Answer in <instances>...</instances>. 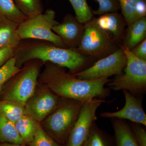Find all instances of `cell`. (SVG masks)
Returning a JSON list of instances; mask_svg holds the SVG:
<instances>
[{"label":"cell","instance_id":"28","mask_svg":"<svg viewBox=\"0 0 146 146\" xmlns=\"http://www.w3.org/2000/svg\"><path fill=\"white\" fill-rule=\"evenodd\" d=\"M139 146H146V131L141 125L132 123L129 125Z\"/></svg>","mask_w":146,"mask_h":146},{"label":"cell","instance_id":"25","mask_svg":"<svg viewBox=\"0 0 146 146\" xmlns=\"http://www.w3.org/2000/svg\"><path fill=\"white\" fill-rule=\"evenodd\" d=\"M120 9L127 25L129 26L138 20L136 7L140 0H119Z\"/></svg>","mask_w":146,"mask_h":146},{"label":"cell","instance_id":"32","mask_svg":"<svg viewBox=\"0 0 146 146\" xmlns=\"http://www.w3.org/2000/svg\"><path fill=\"white\" fill-rule=\"evenodd\" d=\"M145 1H146V0H145Z\"/></svg>","mask_w":146,"mask_h":146},{"label":"cell","instance_id":"20","mask_svg":"<svg viewBox=\"0 0 146 146\" xmlns=\"http://www.w3.org/2000/svg\"><path fill=\"white\" fill-rule=\"evenodd\" d=\"M109 135L94 124L83 146H114Z\"/></svg>","mask_w":146,"mask_h":146},{"label":"cell","instance_id":"18","mask_svg":"<svg viewBox=\"0 0 146 146\" xmlns=\"http://www.w3.org/2000/svg\"><path fill=\"white\" fill-rule=\"evenodd\" d=\"M5 143L25 144L16 130L14 123L0 113V143Z\"/></svg>","mask_w":146,"mask_h":146},{"label":"cell","instance_id":"17","mask_svg":"<svg viewBox=\"0 0 146 146\" xmlns=\"http://www.w3.org/2000/svg\"><path fill=\"white\" fill-rule=\"evenodd\" d=\"M14 125L25 145H29L33 141L40 125L36 120L26 114L23 115Z\"/></svg>","mask_w":146,"mask_h":146},{"label":"cell","instance_id":"5","mask_svg":"<svg viewBox=\"0 0 146 146\" xmlns=\"http://www.w3.org/2000/svg\"><path fill=\"white\" fill-rule=\"evenodd\" d=\"M58 23L56 21L54 11L48 9L44 13L27 18L18 25L17 32L21 39H39L67 48L60 36L52 31L53 27Z\"/></svg>","mask_w":146,"mask_h":146},{"label":"cell","instance_id":"23","mask_svg":"<svg viewBox=\"0 0 146 146\" xmlns=\"http://www.w3.org/2000/svg\"><path fill=\"white\" fill-rule=\"evenodd\" d=\"M75 13L76 18L82 24H84L93 18V13L86 0H69Z\"/></svg>","mask_w":146,"mask_h":146},{"label":"cell","instance_id":"24","mask_svg":"<svg viewBox=\"0 0 146 146\" xmlns=\"http://www.w3.org/2000/svg\"><path fill=\"white\" fill-rule=\"evenodd\" d=\"M21 69L17 67L15 58H11L0 68V96L6 83L16 75Z\"/></svg>","mask_w":146,"mask_h":146},{"label":"cell","instance_id":"19","mask_svg":"<svg viewBox=\"0 0 146 146\" xmlns=\"http://www.w3.org/2000/svg\"><path fill=\"white\" fill-rule=\"evenodd\" d=\"M0 113L14 123L26 114L25 107L5 100H0Z\"/></svg>","mask_w":146,"mask_h":146},{"label":"cell","instance_id":"14","mask_svg":"<svg viewBox=\"0 0 146 146\" xmlns=\"http://www.w3.org/2000/svg\"><path fill=\"white\" fill-rule=\"evenodd\" d=\"M18 25L0 15V49L19 46L22 39L17 32Z\"/></svg>","mask_w":146,"mask_h":146},{"label":"cell","instance_id":"11","mask_svg":"<svg viewBox=\"0 0 146 146\" xmlns=\"http://www.w3.org/2000/svg\"><path fill=\"white\" fill-rule=\"evenodd\" d=\"M125 99L123 108L116 112H105L101 113V117L128 120L131 122L146 126V114L142 101L137 96L125 90L122 91Z\"/></svg>","mask_w":146,"mask_h":146},{"label":"cell","instance_id":"30","mask_svg":"<svg viewBox=\"0 0 146 146\" xmlns=\"http://www.w3.org/2000/svg\"><path fill=\"white\" fill-rule=\"evenodd\" d=\"M16 49L7 48L0 49V68L13 57Z\"/></svg>","mask_w":146,"mask_h":146},{"label":"cell","instance_id":"15","mask_svg":"<svg viewBox=\"0 0 146 146\" xmlns=\"http://www.w3.org/2000/svg\"><path fill=\"white\" fill-rule=\"evenodd\" d=\"M128 26L123 45L131 50L146 39V17L139 18Z\"/></svg>","mask_w":146,"mask_h":146},{"label":"cell","instance_id":"7","mask_svg":"<svg viewBox=\"0 0 146 146\" xmlns=\"http://www.w3.org/2000/svg\"><path fill=\"white\" fill-rule=\"evenodd\" d=\"M39 72V65L36 62L30 63L21 69L13 77L14 78H11L8 88L3 89L1 100L10 101L25 107L36 91Z\"/></svg>","mask_w":146,"mask_h":146},{"label":"cell","instance_id":"9","mask_svg":"<svg viewBox=\"0 0 146 146\" xmlns=\"http://www.w3.org/2000/svg\"><path fill=\"white\" fill-rule=\"evenodd\" d=\"M127 63V57L120 46L111 54L101 58L89 68L73 74L82 80H95L121 75Z\"/></svg>","mask_w":146,"mask_h":146},{"label":"cell","instance_id":"26","mask_svg":"<svg viewBox=\"0 0 146 146\" xmlns=\"http://www.w3.org/2000/svg\"><path fill=\"white\" fill-rule=\"evenodd\" d=\"M30 146H62L50 137L39 125Z\"/></svg>","mask_w":146,"mask_h":146},{"label":"cell","instance_id":"10","mask_svg":"<svg viewBox=\"0 0 146 146\" xmlns=\"http://www.w3.org/2000/svg\"><path fill=\"white\" fill-rule=\"evenodd\" d=\"M60 96L46 87L39 90L28 100L25 106L26 114L37 122L44 121L57 107Z\"/></svg>","mask_w":146,"mask_h":146},{"label":"cell","instance_id":"16","mask_svg":"<svg viewBox=\"0 0 146 146\" xmlns=\"http://www.w3.org/2000/svg\"><path fill=\"white\" fill-rule=\"evenodd\" d=\"M115 146H139L131 128L125 120L112 119Z\"/></svg>","mask_w":146,"mask_h":146},{"label":"cell","instance_id":"22","mask_svg":"<svg viewBox=\"0 0 146 146\" xmlns=\"http://www.w3.org/2000/svg\"><path fill=\"white\" fill-rule=\"evenodd\" d=\"M0 15L18 24L27 18L17 8L13 0H0Z\"/></svg>","mask_w":146,"mask_h":146},{"label":"cell","instance_id":"2","mask_svg":"<svg viewBox=\"0 0 146 146\" xmlns=\"http://www.w3.org/2000/svg\"><path fill=\"white\" fill-rule=\"evenodd\" d=\"M13 57L19 68L30 60H40L67 68L72 74L83 68L87 62V57L77 49L60 48L47 42L20 44L15 50Z\"/></svg>","mask_w":146,"mask_h":146},{"label":"cell","instance_id":"29","mask_svg":"<svg viewBox=\"0 0 146 146\" xmlns=\"http://www.w3.org/2000/svg\"><path fill=\"white\" fill-rule=\"evenodd\" d=\"M135 56L146 61V39L130 50Z\"/></svg>","mask_w":146,"mask_h":146},{"label":"cell","instance_id":"31","mask_svg":"<svg viewBox=\"0 0 146 146\" xmlns=\"http://www.w3.org/2000/svg\"><path fill=\"white\" fill-rule=\"evenodd\" d=\"M0 146H26L25 144H17L10 143H0Z\"/></svg>","mask_w":146,"mask_h":146},{"label":"cell","instance_id":"21","mask_svg":"<svg viewBox=\"0 0 146 146\" xmlns=\"http://www.w3.org/2000/svg\"><path fill=\"white\" fill-rule=\"evenodd\" d=\"M16 7L27 18L43 13L44 6L41 0H13Z\"/></svg>","mask_w":146,"mask_h":146},{"label":"cell","instance_id":"8","mask_svg":"<svg viewBox=\"0 0 146 146\" xmlns=\"http://www.w3.org/2000/svg\"><path fill=\"white\" fill-rule=\"evenodd\" d=\"M106 101L94 98L84 102L69 134L66 146H83L97 117V110Z\"/></svg>","mask_w":146,"mask_h":146},{"label":"cell","instance_id":"12","mask_svg":"<svg viewBox=\"0 0 146 146\" xmlns=\"http://www.w3.org/2000/svg\"><path fill=\"white\" fill-rule=\"evenodd\" d=\"M84 24L75 16L68 13L60 23L55 25L52 31L58 35L67 48H77L84 32Z\"/></svg>","mask_w":146,"mask_h":146},{"label":"cell","instance_id":"1","mask_svg":"<svg viewBox=\"0 0 146 146\" xmlns=\"http://www.w3.org/2000/svg\"><path fill=\"white\" fill-rule=\"evenodd\" d=\"M44 70L40 76L41 82L61 98L85 102L109 96L110 89L105 87L111 80L107 78L95 80H82L67 73L63 67L46 62Z\"/></svg>","mask_w":146,"mask_h":146},{"label":"cell","instance_id":"3","mask_svg":"<svg viewBox=\"0 0 146 146\" xmlns=\"http://www.w3.org/2000/svg\"><path fill=\"white\" fill-rule=\"evenodd\" d=\"M84 102L60 98L57 107L45 119L44 126L51 138L58 143L67 141Z\"/></svg>","mask_w":146,"mask_h":146},{"label":"cell","instance_id":"4","mask_svg":"<svg viewBox=\"0 0 146 146\" xmlns=\"http://www.w3.org/2000/svg\"><path fill=\"white\" fill-rule=\"evenodd\" d=\"M120 46L126 56V65L123 74L106 85L114 91L125 90L136 96H141L146 91V61L136 57L123 45Z\"/></svg>","mask_w":146,"mask_h":146},{"label":"cell","instance_id":"6","mask_svg":"<svg viewBox=\"0 0 146 146\" xmlns=\"http://www.w3.org/2000/svg\"><path fill=\"white\" fill-rule=\"evenodd\" d=\"M84 32L78 47L79 52L85 56L104 58L118 49L112 36L97 25L95 18L84 24Z\"/></svg>","mask_w":146,"mask_h":146},{"label":"cell","instance_id":"13","mask_svg":"<svg viewBox=\"0 0 146 146\" xmlns=\"http://www.w3.org/2000/svg\"><path fill=\"white\" fill-rule=\"evenodd\" d=\"M97 25L109 33L118 44L123 41L126 23L122 15L117 12H110L95 18Z\"/></svg>","mask_w":146,"mask_h":146},{"label":"cell","instance_id":"27","mask_svg":"<svg viewBox=\"0 0 146 146\" xmlns=\"http://www.w3.org/2000/svg\"><path fill=\"white\" fill-rule=\"evenodd\" d=\"M98 3L99 8L97 10L92 11L93 14L103 15L110 12H117L120 9L119 0H95Z\"/></svg>","mask_w":146,"mask_h":146}]
</instances>
